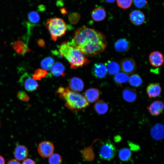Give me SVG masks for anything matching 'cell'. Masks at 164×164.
<instances>
[{
    "instance_id": "cell-19",
    "label": "cell",
    "mask_w": 164,
    "mask_h": 164,
    "mask_svg": "<svg viewBox=\"0 0 164 164\" xmlns=\"http://www.w3.org/2000/svg\"><path fill=\"white\" fill-rule=\"evenodd\" d=\"M28 152L27 148L24 145H19L15 148L14 155L18 160H22L27 157Z\"/></svg>"
},
{
    "instance_id": "cell-25",
    "label": "cell",
    "mask_w": 164,
    "mask_h": 164,
    "mask_svg": "<svg viewBox=\"0 0 164 164\" xmlns=\"http://www.w3.org/2000/svg\"><path fill=\"white\" fill-rule=\"evenodd\" d=\"M13 47L16 52L20 54H24L30 51L27 45L19 40L14 42Z\"/></svg>"
},
{
    "instance_id": "cell-42",
    "label": "cell",
    "mask_w": 164,
    "mask_h": 164,
    "mask_svg": "<svg viewBox=\"0 0 164 164\" xmlns=\"http://www.w3.org/2000/svg\"><path fill=\"white\" fill-rule=\"evenodd\" d=\"M57 6H62L63 5V2L62 1H60L59 0V1H58L57 2Z\"/></svg>"
},
{
    "instance_id": "cell-40",
    "label": "cell",
    "mask_w": 164,
    "mask_h": 164,
    "mask_svg": "<svg viewBox=\"0 0 164 164\" xmlns=\"http://www.w3.org/2000/svg\"><path fill=\"white\" fill-rule=\"evenodd\" d=\"M61 13L63 15H65L67 13V12L65 8H62L60 9Z\"/></svg>"
},
{
    "instance_id": "cell-3",
    "label": "cell",
    "mask_w": 164,
    "mask_h": 164,
    "mask_svg": "<svg viewBox=\"0 0 164 164\" xmlns=\"http://www.w3.org/2000/svg\"><path fill=\"white\" fill-rule=\"evenodd\" d=\"M59 50L61 55L68 61L72 69L82 67L90 63L79 50L70 45L67 42H64L61 44Z\"/></svg>"
},
{
    "instance_id": "cell-33",
    "label": "cell",
    "mask_w": 164,
    "mask_h": 164,
    "mask_svg": "<svg viewBox=\"0 0 164 164\" xmlns=\"http://www.w3.org/2000/svg\"><path fill=\"white\" fill-rule=\"evenodd\" d=\"M28 17L29 21L32 23H37L40 20L39 15L36 12H32L29 13Z\"/></svg>"
},
{
    "instance_id": "cell-35",
    "label": "cell",
    "mask_w": 164,
    "mask_h": 164,
    "mask_svg": "<svg viewBox=\"0 0 164 164\" xmlns=\"http://www.w3.org/2000/svg\"><path fill=\"white\" fill-rule=\"evenodd\" d=\"M18 98L21 101L28 102L30 100V98L28 95L24 91H19L17 95Z\"/></svg>"
},
{
    "instance_id": "cell-12",
    "label": "cell",
    "mask_w": 164,
    "mask_h": 164,
    "mask_svg": "<svg viewBox=\"0 0 164 164\" xmlns=\"http://www.w3.org/2000/svg\"><path fill=\"white\" fill-rule=\"evenodd\" d=\"M122 94L124 100L128 103L133 102L137 98L136 90L130 87L125 88L123 91Z\"/></svg>"
},
{
    "instance_id": "cell-34",
    "label": "cell",
    "mask_w": 164,
    "mask_h": 164,
    "mask_svg": "<svg viewBox=\"0 0 164 164\" xmlns=\"http://www.w3.org/2000/svg\"><path fill=\"white\" fill-rule=\"evenodd\" d=\"M80 16L78 13L75 12L70 14L68 16V19L70 22L73 24H75L79 21Z\"/></svg>"
},
{
    "instance_id": "cell-20",
    "label": "cell",
    "mask_w": 164,
    "mask_h": 164,
    "mask_svg": "<svg viewBox=\"0 0 164 164\" xmlns=\"http://www.w3.org/2000/svg\"><path fill=\"white\" fill-rule=\"evenodd\" d=\"M104 65L107 73L110 75H115L118 73L120 70L119 64L114 61L108 60Z\"/></svg>"
},
{
    "instance_id": "cell-24",
    "label": "cell",
    "mask_w": 164,
    "mask_h": 164,
    "mask_svg": "<svg viewBox=\"0 0 164 164\" xmlns=\"http://www.w3.org/2000/svg\"><path fill=\"white\" fill-rule=\"evenodd\" d=\"M51 70L52 74L55 76H64L65 75V67L60 63L56 62L55 63L52 67Z\"/></svg>"
},
{
    "instance_id": "cell-8",
    "label": "cell",
    "mask_w": 164,
    "mask_h": 164,
    "mask_svg": "<svg viewBox=\"0 0 164 164\" xmlns=\"http://www.w3.org/2000/svg\"><path fill=\"white\" fill-rule=\"evenodd\" d=\"M54 147L50 142L44 141L41 142L38 148V152L39 155L44 158L49 157L53 154Z\"/></svg>"
},
{
    "instance_id": "cell-1",
    "label": "cell",
    "mask_w": 164,
    "mask_h": 164,
    "mask_svg": "<svg viewBox=\"0 0 164 164\" xmlns=\"http://www.w3.org/2000/svg\"><path fill=\"white\" fill-rule=\"evenodd\" d=\"M67 43L87 57L100 54L105 50L107 45L106 37L102 33L86 26L76 30L71 41Z\"/></svg>"
},
{
    "instance_id": "cell-22",
    "label": "cell",
    "mask_w": 164,
    "mask_h": 164,
    "mask_svg": "<svg viewBox=\"0 0 164 164\" xmlns=\"http://www.w3.org/2000/svg\"><path fill=\"white\" fill-rule=\"evenodd\" d=\"M97 141V139L90 146L85 147L82 150H79L84 159L87 162L92 161L94 158L95 155L92 148V145Z\"/></svg>"
},
{
    "instance_id": "cell-41",
    "label": "cell",
    "mask_w": 164,
    "mask_h": 164,
    "mask_svg": "<svg viewBox=\"0 0 164 164\" xmlns=\"http://www.w3.org/2000/svg\"><path fill=\"white\" fill-rule=\"evenodd\" d=\"M0 164H5V161L3 157L0 155Z\"/></svg>"
},
{
    "instance_id": "cell-18",
    "label": "cell",
    "mask_w": 164,
    "mask_h": 164,
    "mask_svg": "<svg viewBox=\"0 0 164 164\" xmlns=\"http://www.w3.org/2000/svg\"><path fill=\"white\" fill-rule=\"evenodd\" d=\"M100 91L96 88L87 89L84 93V96L89 103H93L96 101L99 97Z\"/></svg>"
},
{
    "instance_id": "cell-13",
    "label": "cell",
    "mask_w": 164,
    "mask_h": 164,
    "mask_svg": "<svg viewBox=\"0 0 164 164\" xmlns=\"http://www.w3.org/2000/svg\"><path fill=\"white\" fill-rule=\"evenodd\" d=\"M93 75L97 78H104L107 73L106 67L101 63H97L94 65L92 71Z\"/></svg>"
},
{
    "instance_id": "cell-4",
    "label": "cell",
    "mask_w": 164,
    "mask_h": 164,
    "mask_svg": "<svg viewBox=\"0 0 164 164\" xmlns=\"http://www.w3.org/2000/svg\"><path fill=\"white\" fill-rule=\"evenodd\" d=\"M45 26L52 39L54 41L58 38L64 36L67 29V25L63 20L56 17L50 19L46 23Z\"/></svg>"
},
{
    "instance_id": "cell-10",
    "label": "cell",
    "mask_w": 164,
    "mask_h": 164,
    "mask_svg": "<svg viewBox=\"0 0 164 164\" xmlns=\"http://www.w3.org/2000/svg\"><path fill=\"white\" fill-rule=\"evenodd\" d=\"M149 59L151 64L155 67L161 66L164 62L163 54L158 51L152 52L149 55Z\"/></svg>"
},
{
    "instance_id": "cell-28",
    "label": "cell",
    "mask_w": 164,
    "mask_h": 164,
    "mask_svg": "<svg viewBox=\"0 0 164 164\" xmlns=\"http://www.w3.org/2000/svg\"><path fill=\"white\" fill-rule=\"evenodd\" d=\"M131 155L132 152L130 150L127 148L121 149L118 153L119 158L123 161H127L129 160Z\"/></svg>"
},
{
    "instance_id": "cell-2",
    "label": "cell",
    "mask_w": 164,
    "mask_h": 164,
    "mask_svg": "<svg viewBox=\"0 0 164 164\" xmlns=\"http://www.w3.org/2000/svg\"><path fill=\"white\" fill-rule=\"evenodd\" d=\"M60 98L65 102V106L72 112L83 110L89 105L82 94L71 91L68 87H60L57 91Z\"/></svg>"
},
{
    "instance_id": "cell-23",
    "label": "cell",
    "mask_w": 164,
    "mask_h": 164,
    "mask_svg": "<svg viewBox=\"0 0 164 164\" xmlns=\"http://www.w3.org/2000/svg\"><path fill=\"white\" fill-rule=\"evenodd\" d=\"M96 112L100 114L106 113L108 111V106L107 104L101 100L97 101L94 105Z\"/></svg>"
},
{
    "instance_id": "cell-31",
    "label": "cell",
    "mask_w": 164,
    "mask_h": 164,
    "mask_svg": "<svg viewBox=\"0 0 164 164\" xmlns=\"http://www.w3.org/2000/svg\"><path fill=\"white\" fill-rule=\"evenodd\" d=\"M62 159L61 156L58 154H53L49 157L48 161L49 164H61Z\"/></svg>"
},
{
    "instance_id": "cell-5",
    "label": "cell",
    "mask_w": 164,
    "mask_h": 164,
    "mask_svg": "<svg viewBox=\"0 0 164 164\" xmlns=\"http://www.w3.org/2000/svg\"><path fill=\"white\" fill-rule=\"evenodd\" d=\"M116 152V149L114 145L108 140L101 146L99 155L101 159L109 161L114 158Z\"/></svg>"
},
{
    "instance_id": "cell-6",
    "label": "cell",
    "mask_w": 164,
    "mask_h": 164,
    "mask_svg": "<svg viewBox=\"0 0 164 164\" xmlns=\"http://www.w3.org/2000/svg\"><path fill=\"white\" fill-rule=\"evenodd\" d=\"M19 82L25 90L29 92L36 91L38 87L37 82L29 75L25 73L20 79Z\"/></svg>"
},
{
    "instance_id": "cell-37",
    "label": "cell",
    "mask_w": 164,
    "mask_h": 164,
    "mask_svg": "<svg viewBox=\"0 0 164 164\" xmlns=\"http://www.w3.org/2000/svg\"><path fill=\"white\" fill-rule=\"evenodd\" d=\"M22 164H36L34 161L30 159H27L24 160Z\"/></svg>"
},
{
    "instance_id": "cell-15",
    "label": "cell",
    "mask_w": 164,
    "mask_h": 164,
    "mask_svg": "<svg viewBox=\"0 0 164 164\" xmlns=\"http://www.w3.org/2000/svg\"><path fill=\"white\" fill-rule=\"evenodd\" d=\"M150 133L152 138L156 140H160L164 137V126L160 123H157L152 128Z\"/></svg>"
},
{
    "instance_id": "cell-29",
    "label": "cell",
    "mask_w": 164,
    "mask_h": 164,
    "mask_svg": "<svg viewBox=\"0 0 164 164\" xmlns=\"http://www.w3.org/2000/svg\"><path fill=\"white\" fill-rule=\"evenodd\" d=\"M54 63V59L51 57H48L42 60L41 63V66L43 70L49 71L51 70Z\"/></svg>"
},
{
    "instance_id": "cell-36",
    "label": "cell",
    "mask_w": 164,
    "mask_h": 164,
    "mask_svg": "<svg viewBox=\"0 0 164 164\" xmlns=\"http://www.w3.org/2000/svg\"><path fill=\"white\" fill-rule=\"evenodd\" d=\"M133 1L135 6L140 8L145 6L147 3L146 0H133Z\"/></svg>"
},
{
    "instance_id": "cell-16",
    "label": "cell",
    "mask_w": 164,
    "mask_h": 164,
    "mask_svg": "<svg viewBox=\"0 0 164 164\" xmlns=\"http://www.w3.org/2000/svg\"><path fill=\"white\" fill-rule=\"evenodd\" d=\"M70 89L75 92L82 91L84 87V83L82 80L78 77H73L69 82Z\"/></svg>"
},
{
    "instance_id": "cell-26",
    "label": "cell",
    "mask_w": 164,
    "mask_h": 164,
    "mask_svg": "<svg viewBox=\"0 0 164 164\" xmlns=\"http://www.w3.org/2000/svg\"><path fill=\"white\" fill-rule=\"evenodd\" d=\"M129 78L128 75L122 72H119L114 75L113 80L115 84L119 86L122 84L127 82Z\"/></svg>"
},
{
    "instance_id": "cell-11",
    "label": "cell",
    "mask_w": 164,
    "mask_h": 164,
    "mask_svg": "<svg viewBox=\"0 0 164 164\" xmlns=\"http://www.w3.org/2000/svg\"><path fill=\"white\" fill-rule=\"evenodd\" d=\"M150 114L152 116L159 115L163 111L164 104L160 101H155L152 102L147 107Z\"/></svg>"
},
{
    "instance_id": "cell-39",
    "label": "cell",
    "mask_w": 164,
    "mask_h": 164,
    "mask_svg": "<svg viewBox=\"0 0 164 164\" xmlns=\"http://www.w3.org/2000/svg\"><path fill=\"white\" fill-rule=\"evenodd\" d=\"M38 44L39 46H43L45 45V42L42 39H40L38 41Z\"/></svg>"
},
{
    "instance_id": "cell-32",
    "label": "cell",
    "mask_w": 164,
    "mask_h": 164,
    "mask_svg": "<svg viewBox=\"0 0 164 164\" xmlns=\"http://www.w3.org/2000/svg\"><path fill=\"white\" fill-rule=\"evenodd\" d=\"M118 6L123 9H127L131 5L132 0H116Z\"/></svg>"
},
{
    "instance_id": "cell-9",
    "label": "cell",
    "mask_w": 164,
    "mask_h": 164,
    "mask_svg": "<svg viewBox=\"0 0 164 164\" xmlns=\"http://www.w3.org/2000/svg\"><path fill=\"white\" fill-rule=\"evenodd\" d=\"M131 22L135 25L139 26L142 24L145 20L144 14L139 10H135L129 15Z\"/></svg>"
},
{
    "instance_id": "cell-17",
    "label": "cell",
    "mask_w": 164,
    "mask_h": 164,
    "mask_svg": "<svg viewBox=\"0 0 164 164\" xmlns=\"http://www.w3.org/2000/svg\"><path fill=\"white\" fill-rule=\"evenodd\" d=\"M129 41L125 38H121L117 40L115 43L114 48L116 51L124 52L128 50L130 47Z\"/></svg>"
},
{
    "instance_id": "cell-30",
    "label": "cell",
    "mask_w": 164,
    "mask_h": 164,
    "mask_svg": "<svg viewBox=\"0 0 164 164\" xmlns=\"http://www.w3.org/2000/svg\"><path fill=\"white\" fill-rule=\"evenodd\" d=\"M47 74L46 71L42 69H38L36 70L33 74L32 78L36 80H40L45 77Z\"/></svg>"
},
{
    "instance_id": "cell-21",
    "label": "cell",
    "mask_w": 164,
    "mask_h": 164,
    "mask_svg": "<svg viewBox=\"0 0 164 164\" xmlns=\"http://www.w3.org/2000/svg\"><path fill=\"white\" fill-rule=\"evenodd\" d=\"M106 13L105 10L101 7H98L94 9L91 14L92 19L96 22L103 20L105 18Z\"/></svg>"
},
{
    "instance_id": "cell-38",
    "label": "cell",
    "mask_w": 164,
    "mask_h": 164,
    "mask_svg": "<svg viewBox=\"0 0 164 164\" xmlns=\"http://www.w3.org/2000/svg\"><path fill=\"white\" fill-rule=\"evenodd\" d=\"M7 164H21L18 160L15 159H12L9 160Z\"/></svg>"
},
{
    "instance_id": "cell-7",
    "label": "cell",
    "mask_w": 164,
    "mask_h": 164,
    "mask_svg": "<svg viewBox=\"0 0 164 164\" xmlns=\"http://www.w3.org/2000/svg\"><path fill=\"white\" fill-rule=\"evenodd\" d=\"M119 65L121 71L128 75L133 74L137 70L135 62L132 58H126L122 59Z\"/></svg>"
},
{
    "instance_id": "cell-14",
    "label": "cell",
    "mask_w": 164,
    "mask_h": 164,
    "mask_svg": "<svg viewBox=\"0 0 164 164\" xmlns=\"http://www.w3.org/2000/svg\"><path fill=\"white\" fill-rule=\"evenodd\" d=\"M161 87L159 84L157 83H150L146 88L147 94L151 98L158 97L161 94Z\"/></svg>"
},
{
    "instance_id": "cell-43",
    "label": "cell",
    "mask_w": 164,
    "mask_h": 164,
    "mask_svg": "<svg viewBox=\"0 0 164 164\" xmlns=\"http://www.w3.org/2000/svg\"><path fill=\"white\" fill-rule=\"evenodd\" d=\"M107 2L112 3L115 1L116 0H105Z\"/></svg>"
},
{
    "instance_id": "cell-27",
    "label": "cell",
    "mask_w": 164,
    "mask_h": 164,
    "mask_svg": "<svg viewBox=\"0 0 164 164\" xmlns=\"http://www.w3.org/2000/svg\"><path fill=\"white\" fill-rule=\"evenodd\" d=\"M128 80L131 85L136 87L141 86L143 82L142 80L141 77L137 74L132 75L129 77Z\"/></svg>"
}]
</instances>
